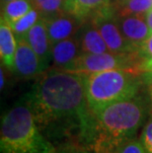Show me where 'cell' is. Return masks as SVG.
Returning a JSON list of instances; mask_svg holds the SVG:
<instances>
[{"label": "cell", "instance_id": "cell-1", "mask_svg": "<svg viewBox=\"0 0 152 153\" xmlns=\"http://www.w3.org/2000/svg\"><path fill=\"white\" fill-rule=\"evenodd\" d=\"M23 99L41 131L54 146L74 145L89 150L95 115L87 103L85 74L47 69L37 77Z\"/></svg>", "mask_w": 152, "mask_h": 153}, {"label": "cell", "instance_id": "cell-2", "mask_svg": "<svg viewBox=\"0 0 152 153\" xmlns=\"http://www.w3.org/2000/svg\"><path fill=\"white\" fill-rule=\"evenodd\" d=\"M151 112L149 103L139 94L107 106L95 115L92 153H117L122 144L136 137Z\"/></svg>", "mask_w": 152, "mask_h": 153}, {"label": "cell", "instance_id": "cell-3", "mask_svg": "<svg viewBox=\"0 0 152 153\" xmlns=\"http://www.w3.org/2000/svg\"><path fill=\"white\" fill-rule=\"evenodd\" d=\"M57 148L43 134L23 99L1 119L0 153H56Z\"/></svg>", "mask_w": 152, "mask_h": 153}, {"label": "cell", "instance_id": "cell-4", "mask_svg": "<svg viewBox=\"0 0 152 153\" xmlns=\"http://www.w3.org/2000/svg\"><path fill=\"white\" fill-rule=\"evenodd\" d=\"M142 88V71L119 68L85 74L86 99L96 115L107 106L133 98Z\"/></svg>", "mask_w": 152, "mask_h": 153}, {"label": "cell", "instance_id": "cell-5", "mask_svg": "<svg viewBox=\"0 0 152 153\" xmlns=\"http://www.w3.org/2000/svg\"><path fill=\"white\" fill-rule=\"evenodd\" d=\"M144 60L145 58L140 54L139 51L124 53H114L111 51L97 54L82 53L72 63L68 71L90 74L119 68L141 70V64Z\"/></svg>", "mask_w": 152, "mask_h": 153}, {"label": "cell", "instance_id": "cell-6", "mask_svg": "<svg viewBox=\"0 0 152 153\" xmlns=\"http://www.w3.org/2000/svg\"><path fill=\"white\" fill-rule=\"evenodd\" d=\"M91 20L101 33L111 53H124L138 51V48L129 44L122 34L112 2L94 14Z\"/></svg>", "mask_w": 152, "mask_h": 153}, {"label": "cell", "instance_id": "cell-7", "mask_svg": "<svg viewBox=\"0 0 152 153\" xmlns=\"http://www.w3.org/2000/svg\"><path fill=\"white\" fill-rule=\"evenodd\" d=\"M12 71L20 78L38 77L46 71L40 58L24 37L17 38V50Z\"/></svg>", "mask_w": 152, "mask_h": 153}, {"label": "cell", "instance_id": "cell-8", "mask_svg": "<svg viewBox=\"0 0 152 153\" xmlns=\"http://www.w3.org/2000/svg\"><path fill=\"white\" fill-rule=\"evenodd\" d=\"M23 37L41 60L44 70H47L51 62V45L47 34V20L40 18L39 21L31 28V30Z\"/></svg>", "mask_w": 152, "mask_h": 153}, {"label": "cell", "instance_id": "cell-9", "mask_svg": "<svg viewBox=\"0 0 152 153\" xmlns=\"http://www.w3.org/2000/svg\"><path fill=\"white\" fill-rule=\"evenodd\" d=\"M83 22V19L67 12H63L56 17L47 20V34L51 47L60 41L75 36Z\"/></svg>", "mask_w": 152, "mask_h": 153}, {"label": "cell", "instance_id": "cell-10", "mask_svg": "<svg viewBox=\"0 0 152 153\" xmlns=\"http://www.w3.org/2000/svg\"><path fill=\"white\" fill-rule=\"evenodd\" d=\"M75 37L79 42L82 53L97 54L110 51L101 33L94 25L91 18L84 20L75 34Z\"/></svg>", "mask_w": 152, "mask_h": 153}, {"label": "cell", "instance_id": "cell-11", "mask_svg": "<svg viewBox=\"0 0 152 153\" xmlns=\"http://www.w3.org/2000/svg\"><path fill=\"white\" fill-rule=\"evenodd\" d=\"M122 34L129 44L136 48L151 35L145 16H124L117 17Z\"/></svg>", "mask_w": 152, "mask_h": 153}, {"label": "cell", "instance_id": "cell-12", "mask_svg": "<svg viewBox=\"0 0 152 153\" xmlns=\"http://www.w3.org/2000/svg\"><path fill=\"white\" fill-rule=\"evenodd\" d=\"M82 54L78 40L75 36L60 41L51 47L53 68L68 70L72 63Z\"/></svg>", "mask_w": 152, "mask_h": 153}, {"label": "cell", "instance_id": "cell-13", "mask_svg": "<svg viewBox=\"0 0 152 153\" xmlns=\"http://www.w3.org/2000/svg\"><path fill=\"white\" fill-rule=\"evenodd\" d=\"M11 27L1 20L0 24V56L5 67L12 70L17 50V40Z\"/></svg>", "mask_w": 152, "mask_h": 153}, {"label": "cell", "instance_id": "cell-14", "mask_svg": "<svg viewBox=\"0 0 152 153\" xmlns=\"http://www.w3.org/2000/svg\"><path fill=\"white\" fill-rule=\"evenodd\" d=\"M110 2L111 0H65L64 11L85 20L91 18Z\"/></svg>", "mask_w": 152, "mask_h": 153}, {"label": "cell", "instance_id": "cell-15", "mask_svg": "<svg viewBox=\"0 0 152 153\" xmlns=\"http://www.w3.org/2000/svg\"><path fill=\"white\" fill-rule=\"evenodd\" d=\"M112 4L117 17L145 16L152 9V0H125Z\"/></svg>", "mask_w": 152, "mask_h": 153}, {"label": "cell", "instance_id": "cell-16", "mask_svg": "<svg viewBox=\"0 0 152 153\" xmlns=\"http://www.w3.org/2000/svg\"><path fill=\"white\" fill-rule=\"evenodd\" d=\"M33 8L31 0H11L1 4V20L11 25Z\"/></svg>", "mask_w": 152, "mask_h": 153}, {"label": "cell", "instance_id": "cell-17", "mask_svg": "<svg viewBox=\"0 0 152 153\" xmlns=\"http://www.w3.org/2000/svg\"><path fill=\"white\" fill-rule=\"evenodd\" d=\"M33 7L40 13L41 17L48 20L64 11L65 0H31Z\"/></svg>", "mask_w": 152, "mask_h": 153}, {"label": "cell", "instance_id": "cell-18", "mask_svg": "<svg viewBox=\"0 0 152 153\" xmlns=\"http://www.w3.org/2000/svg\"><path fill=\"white\" fill-rule=\"evenodd\" d=\"M40 18H41L40 13L36 10L35 8H33L27 14L24 15L23 17L19 19L18 21H16L15 23H13V24L9 26L11 27L16 38L23 37V36H25L31 30V28L39 21Z\"/></svg>", "mask_w": 152, "mask_h": 153}, {"label": "cell", "instance_id": "cell-19", "mask_svg": "<svg viewBox=\"0 0 152 153\" xmlns=\"http://www.w3.org/2000/svg\"><path fill=\"white\" fill-rule=\"evenodd\" d=\"M139 140L145 152L152 153V111L149 114L146 123L143 126L139 136Z\"/></svg>", "mask_w": 152, "mask_h": 153}, {"label": "cell", "instance_id": "cell-20", "mask_svg": "<svg viewBox=\"0 0 152 153\" xmlns=\"http://www.w3.org/2000/svg\"><path fill=\"white\" fill-rule=\"evenodd\" d=\"M117 153H146L138 138H133L125 142L119 148Z\"/></svg>", "mask_w": 152, "mask_h": 153}, {"label": "cell", "instance_id": "cell-21", "mask_svg": "<svg viewBox=\"0 0 152 153\" xmlns=\"http://www.w3.org/2000/svg\"><path fill=\"white\" fill-rule=\"evenodd\" d=\"M142 88H144L146 99L152 111V72H142Z\"/></svg>", "mask_w": 152, "mask_h": 153}, {"label": "cell", "instance_id": "cell-22", "mask_svg": "<svg viewBox=\"0 0 152 153\" xmlns=\"http://www.w3.org/2000/svg\"><path fill=\"white\" fill-rule=\"evenodd\" d=\"M138 51H139L140 54L145 59L152 57V34L148 37L146 41H144L143 43L140 45Z\"/></svg>", "mask_w": 152, "mask_h": 153}, {"label": "cell", "instance_id": "cell-23", "mask_svg": "<svg viewBox=\"0 0 152 153\" xmlns=\"http://www.w3.org/2000/svg\"><path fill=\"white\" fill-rule=\"evenodd\" d=\"M56 153H92V152L89 151L86 148L80 147V146L68 145V146H61V147L57 148V151Z\"/></svg>", "mask_w": 152, "mask_h": 153}, {"label": "cell", "instance_id": "cell-24", "mask_svg": "<svg viewBox=\"0 0 152 153\" xmlns=\"http://www.w3.org/2000/svg\"><path fill=\"white\" fill-rule=\"evenodd\" d=\"M141 70L143 72H152V57L146 58L141 64Z\"/></svg>", "mask_w": 152, "mask_h": 153}, {"label": "cell", "instance_id": "cell-25", "mask_svg": "<svg viewBox=\"0 0 152 153\" xmlns=\"http://www.w3.org/2000/svg\"><path fill=\"white\" fill-rule=\"evenodd\" d=\"M0 81H1V83H0V88H1V90H3V88L5 87L6 78H5L4 70H3L2 67H1V69H0Z\"/></svg>", "mask_w": 152, "mask_h": 153}, {"label": "cell", "instance_id": "cell-26", "mask_svg": "<svg viewBox=\"0 0 152 153\" xmlns=\"http://www.w3.org/2000/svg\"><path fill=\"white\" fill-rule=\"evenodd\" d=\"M145 19H146V22L148 24V27L150 29V32L152 34V9L147 13L146 15H145Z\"/></svg>", "mask_w": 152, "mask_h": 153}, {"label": "cell", "instance_id": "cell-27", "mask_svg": "<svg viewBox=\"0 0 152 153\" xmlns=\"http://www.w3.org/2000/svg\"><path fill=\"white\" fill-rule=\"evenodd\" d=\"M125 1V0H111L112 3H119V2H122Z\"/></svg>", "mask_w": 152, "mask_h": 153}, {"label": "cell", "instance_id": "cell-28", "mask_svg": "<svg viewBox=\"0 0 152 153\" xmlns=\"http://www.w3.org/2000/svg\"><path fill=\"white\" fill-rule=\"evenodd\" d=\"M9 1H11V0H1V4H4V3L9 2Z\"/></svg>", "mask_w": 152, "mask_h": 153}]
</instances>
